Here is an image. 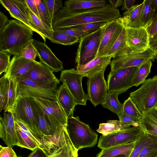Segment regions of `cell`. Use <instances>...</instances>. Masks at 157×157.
<instances>
[{
  "mask_svg": "<svg viewBox=\"0 0 157 157\" xmlns=\"http://www.w3.org/2000/svg\"><path fill=\"white\" fill-rule=\"evenodd\" d=\"M124 0H109V4L113 8L117 9L118 7L122 5Z\"/></svg>",
  "mask_w": 157,
  "mask_h": 157,
  "instance_id": "11a10c76",
  "label": "cell"
},
{
  "mask_svg": "<svg viewBox=\"0 0 157 157\" xmlns=\"http://www.w3.org/2000/svg\"><path fill=\"white\" fill-rule=\"evenodd\" d=\"M25 1L30 10L40 18L37 7L35 0H25Z\"/></svg>",
  "mask_w": 157,
  "mask_h": 157,
  "instance_id": "f907efd6",
  "label": "cell"
},
{
  "mask_svg": "<svg viewBox=\"0 0 157 157\" xmlns=\"http://www.w3.org/2000/svg\"><path fill=\"white\" fill-rule=\"evenodd\" d=\"M17 138L16 146L34 151L39 147L37 144L29 136L18 124L15 121Z\"/></svg>",
  "mask_w": 157,
  "mask_h": 157,
  "instance_id": "f1b7e54d",
  "label": "cell"
},
{
  "mask_svg": "<svg viewBox=\"0 0 157 157\" xmlns=\"http://www.w3.org/2000/svg\"><path fill=\"white\" fill-rule=\"evenodd\" d=\"M0 3L8 11L11 17L21 21L33 31L28 17L17 5L15 0H0Z\"/></svg>",
  "mask_w": 157,
  "mask_h": 157,
  "instance_id": "484cf974",
  "label": "cell"
},
{
  "mask_svg": "<svg viewBox=\"0 0 157 157\" xmlns=\"http://www.w3.org/2000/svg\"><path fill=\"white\" fill-rule=\"evenodd\" d=\"M135 1V0H124L121 10H128L134 5Z\"/></svg>",
  "mask_w": 157,
  "mask_h": 157,
  "instance_id": "db71d44e",
  "label": "cell"
},
{
  "mask_svg": "<svg viewBox=\"0 0 157 157\" xmlns=\"http://www.w3.org/2000/svg\"><path fill=\"white\" fill-rule=\"evenodd\" d=\"M123 129L121 127L119 121L109 120L106 123L100 124L97 131L103 135L106 136Z\"/></svg>",
  "mask_w": 157,
  "mask_h": 157,
  "instance_id": "836d02e7",
  "label": "cell"
},
{
  "mask_svg": "<svg viewBox=\"0 0 157 157\" xmlns=\"http://www.w3.org/2000/svg\"><path fill=\"white\" fill-rule=\"evenodd\" d=\"M35 61L27 60L20 56H13L7 72L4 75L9 78L21 77L30 69Z\"/></svg>",
  "mask_w": 157,
  "mask_h": 157,
  "instance_id": "ffe728a7",
  "label": "cell"
},
{
  "mask_svg": "<svg viewBox=\"0 0 157 157\" xmlns=\"http://www.w3.org/2000/svg\"><path fill=\"white\" fill-rule=\"evenodd\" d=\"M9 20L8 17L3 13L0 12V34L6 26Z\"/></svg>",
  "mask_w": 157,
  "mask_h": 157,
  "instance_id": "816d5d0a",
  "label": "cell"
},
{
  "mask_svg": "<svg viewBox=\"0 0 157 157\" xmlns=\"http://www.w3.org/2000/svg\"><path fill=\"white\" fill-rule=\"evenodd\" d=\"M33 98L42 109L47 120L55 131L58 134L63 132L66 128L67 117L58 102L41 98Z\"/></svg>",
  "mask_w": 157,
  "mask_h": 157,
  "instance_id": "8992f818",
  "label": "cell"
},
{
  "mask_svg": "<svg viewBox=\"0 0 157 157\" xmlns=\"http://www.w3.org/2000/svg\"><path fill=\"white\" fill-rule=\"evenodd\" d=\"M119 94L115 92H108L101 104L105 108L111 110L117 114L119 118L123 113V104L118 99Z\"/></svg>",
  "mask_w": 157,
  "mask_h": 157,
  "instance_id": "83f0119b",
  "label": "cell"
},
{
  "mask_svg": "<svg viewBox=\"0 0 157 157\" xmlns=\"http://www.w3.org/2000/svg\"><path fill=\"white\" fill-rule=\"evenodd\" d=\"M155 59H156V61H157V54L156 55V56Z\"/></svg>",
  "mask_w": 157,
  "mask_h": 157,
  "instance_id": "be15d7a7",
  "label": "cell"
},
{
  "mask_svg": "<svg viewBox=\"0 0 157 157\" xmlns=\"http://www.w3.org/2000/svg\"><path fill=\"white\" fill-rule=\"evenodd\" d=\"M149 137L155 145L157 149V136L147 134ZM157 157V153L156 156Z\"/></svg>",
  "mask_w": 157,
  "mask_h": 157,
  "instance_id": "680465c9",
  "label": "cell"
},
{
  "mask_svg": "<svg viewBox=\"0 0 157 157\" xmlns=\"http://www.w3.org/2000/svg\"><path fill=\"white\" fill-rule=\"evenodd\" d=\"M139 68L132 67L110 72L108 75L107 82L108 92H115L120 94L133 86V81Z\"/></svg>",
  "mask_w": 157,
  "mask_h": 157,
  "instance_id": "9c48e42d",
  "label": "cell"
},
{
  "mask_svg": "<svg viewBox=\"0 0 157 157\" xmlns=\"http://www.w3.org/2000/svg\"><path fill=\"white\" fill-rule=\"evenodd\" d=\"M0 137L7 146L12 148L17 142L15 120L11 112H4L0 119Z\"/></svg>",
  "mask_w": 157,
  "mask_h": 157,
  "instance_id": "e0dca14e",
  "label": "cell"
},
{
  "mask_svg": "<svg viewBox=\"0 0 157 157\" xmlns=\"http://www.w3.org/2000/svg\"><path fill=\"white\" fill-rule=\"evenodd\" d=\"M157 153L156 147L149 137L148 142L142 149L138 157H156Z\"/></svg>",
  "mask_w": 157,
  "mask_h": 157,
  "instance_id": "7bdbcfd3",
  "label": "cell"
},
{
  "mask_svg": "<svg viewBox=\"0 0 157 157\" xmlns=\"http://www.w3.org/2000/svg\"><path fill=\"white\" fill-rule=\"evenodd\" d=\"M0 157H14L15 152L12 148L0 145Z\"/></svg>",
  "mask_w": 157,
  "mask_h": 157,
  "instance_id": "c3c4849f",
  "label": "cell"
},
{
  "mask_svg": "<svg viewBox=\"0 0 157 157\" xmlns=\"http://www.w3.org/2000/svg\"><path fill=\"white\" fill-rule=\"evenodd\" d=\"M47 156L43 150L37 147L33 151L28 157H47Z\"/></svg>",
  "mask_w": 157,
  "mask_h": 157,
  "instance_id": "f5cc1de1",
  "label": "cell"
},
{
  "mask_svg": "<svg viewBox=\"0 0 157 157\" xmlns=\"http://www.w3.org/2000/svg\"><path fill=\"white\" fill-rule=\"evenodd\" d=\"M101 28L79 38L75 62L77 66H83L95 58L101 39Z\"/></svg>",
  "mask_w": 157,
  "mask_h": 157,
  "instance_id": "52a82bcc",
  "label": "cell"
},
{
  "mask_svg": "<svg viewBox=\"0 0 157 157\" xmlns=\"http://www.w3.org/2000/svg\"><path fill=\"white\" fill-rule=\"evenodd\" d=\"M21 10L28 17L30 24L33 31L42 38L44 42L47 38L50 41L53 37L54 30L44 23L30 10L25 0H15Z\"/></svg>",
  "mask_w": 157,
  "mask_h": 157,
  "instance_id": "9a60e30c",
  "label": "cell"
},
{
  "mask_svg": "<svg viewBox=\"0 0 157 157\" xmlns=\"http://www.w3.org/2000/svg\"><path fill=\"white\" fill-rule=\"evenodd\" d=\"M113 57L112 56L97 57L85 65L76 66V70L84 77L89 78L101 71L105 70L110 64Z\"/></svg>",
  "mask_w": 157,
  "mask_h": 157,
  "instance_id": "d6986e66",
  "label": "cell"
},
{
  "mask_svg": "<svg viewBox=\"0 0 157 157\" xmlns=\"http://www.w3.org/2000/svg\"><path fill=\"white\" fill-rule=\"evenodd\" d=\"M33 41L28 44L22 49L20 55L21 57L31 61L35 60L37 52L33 45Z\"/></svg>",
  "mask_w": 157,
  "mask_h": 157,
  "instance_id": "60d3db41",
  "label": "cell"
},
{
  "mask_svg": "<svg viewBox=\"0 0 157 157\" xmlns=\"http://www.w3.org/2000/svg\"><path fill=\"white\" fill-rule=\"evenodd\" d=\"M14 157H18V156L17 155H16V154Z\"/></svg>",
  "mask_w": 157,
  "mask_h": 157,
  "instance_id": "6125c7cd",
  "label": "cell"
},
{
  "mask_svg": "<svg viewBox=\"0 0 157 157\" xmlns=\"http://www.w3.org/2000/svg\"><path fill=\"white\" fill-rule=\"evenodd\" d=\"M107 4L105 0H69L64 2V7L69 11L100 8Z\"/></svg>",
  "mask_w": 157,
  "mask_h": 157,
  "instance_id": "cb8c5ba5",
  "label": "cell"
},
{
  "mask_svg": "<svg viewBox=\"0 0 157 157\" xmlns=\"http://www.w3.org/2000/svg\"><path fill=\"white\" fill-rule=\"evenodd\" d=\"M33 31L17 20H9L0 34V51L20 56L22 49L33 40Z\"/></svg>",
  "mask_w": 157,
  "mask_h": 157,
  "instance_id": "7a4b0ae2",
  "label": "cell"
},
{
  "mask_svg": "<svg viewBox=\"0 0 157 157\" xmlns=\"http://www.w3.org/2000/svg\"><path fill=\"white\" fill-rule=\"evenodd\" d=\"M57 101L62 107L67 118L73 117L75 106L74 99L65 85H61L56 93Z\"/></svg>",
  "mask_w": 157,
  "mask_h": 157,
  "instance_id": "44dd1931",
  "label": "cell"
},
{
  "mask_svg": "<svg viewBox=\"0 0 157 157\" xmlns=\"http://www.w3.org/2000/svg\"><path fill=\"white\" fill-rule=\"evenodd\" d=\"M136 142L102 150L97 157H113L121 155H124L127 157H129L134 147Z\"/></svg>",
  "mask_w": 157,
  "mask_h": 157,
  "instance_id": "4316f807",
  "label": "cell"
},
{
  "mask_svg": "<svg viewBox=\"0 0 157 157\" xmlns=\"http://www.w3.org/2000/svg\"><path fill=\"white\" fill-rule=\"evenodd\" d=\"M10 55L6 52L0 51V75L7 72L10 63Z\"/></svg>",
  "mask_w": 157,
  "mask_h": 157,
  "instance_id": "bcb514c9",
  "label": "cell"
},
{
  "mask_svg": "<svg viewBox=\"0 0 157 157\" xmlns=\"http://www.w3.org/2000/svg\"><path fill=\"white\" fill-rule=\"evenodd\" d=\"M125 28L126 43L130 52H142L149 48V36L146 28Z\"/></svg>",
  "mask_w": 157,
  "mask_h": 157,
  "instance_id": "5bb4252c",
  "label": "cell"
},
{
  "mask_svg": "<svg viewBox=\"0 0 157 157\" xmlns=\"http://www.w3.org/2000/svg\"><path fill=\"white\" fill-rule=\"evenodd\" d=\"M78 151L69 139L56 148L47 157H78Z\"/></svg>",
  "mask_w": 157,
  "mask_h": 157,
  "instance_id": "4dcf8cb0",
  "label": "cell"
},
{
  "mask_svg": "<svg viewBox=\"0 0 157 157\" xmlns=\"http://www.w3.org/2000/svg\"><path fill=\"white\" fill-rule=\"evenodd\" d=\"M121 126L123 129L130 128L131 125L137 126L140 125V119L123 113L119 118Z\"/></svg>",
  "mask_w": 157,
  "mask_h": 157,
  "instance_id": "b9f144b4",
  "label": "cell"
},
{
  "mask_svg": "<svg viewBox=\"0 0 157 157\" xmlns=\"http://www.w3.org/2000/svg\"><path fill=\"white\" fill-rule=\"evenodd\" d=\"M146 29L148 33L149 38L157 33V17L153 19L151 24Z\"/></svg>",
  "mask_w": 157,
  "mask_h": 157,
  "instance_id": "681fc988",
  "label": "cell"
},
{
  "mask_svg": "<svg viewBox=\"0 0 157 157\" xmlns=\"http://www.w3.org/2000/svg\"><path fill=\"white\" fill-rule=\"evenodd\" d=\"M105 71H101L88 78L87 95L88 100L95 107L102 103L108 93Z\"/></svg>",
  "mask_w": 157,
  "mask_h": 157,
  "instance_id": "4fadbf2b",
  "label": "cell"
},
{
  "mask_svg": "<svg viewBox=\"0 0 157 157\" xmlns=\"http://www.w3.org/2000/svg\"><path fill=\"white\" fill-rule=\"evenodd\" d=\"M113 157H127L126 156L124 155H121L116 156Z\"/></svg>",
  "mask_w": 157,
  "mask_h": 157,
  "instance_id": "94428289",
  "label": "cell"
},
{
  "mask_svg": "<svg viewBox=\"0 0 157 157\" xmlns=\"http://www.w3.org/2000/svg\"><path fill=\"white\" fill-rule=\"evenodd\" d=\"M129 97L142 114L157 106V75L146 79Z\"/></svg>",
  "mask_w": 157,
  "mask_h": 157,
  "instance_id": "5b68a950",
  "label": "cell"
},
{
  "mask_svg": "<svg viewBox=\"0 0 157 157\" xmlns=\"http://www.w3.org/2000/svg\"><path fill=\"white\" fill-rule=\"evenodd\" d=\"M79 38L64 33L54 31L51 41L65 45H71L78 42Z\"/></svg>",
  "mask_w": 157,
  "mask_h": 157,
  "instance_id": "d590c367",
  "label": "cell"
},
{
  "mask_svg": "<svg viewBox=\"0 0 157 157\" xmlns=\"http://www.w3.org/2000/svg\"><path fill=\"white\" fill-rule=\"evenodd\" d=\"M151 4L153 12L154 19L157 17V0H151Z\"/></svg>",
  "mask_w": 157,
  "mask_h": 157,
  "instance_id": "9f6ffc18",
  "label": "cell"
},
{
  "mask_svg": "<svg viewBox=\"0 0 157 157\" xmlns=\"http://www.w3.org/2000/svg\"><path fill=\"white\" fill-rule=\"evenodd\" d=\"M51 24L57 12L62 7L63 2L61 0H43Z\"/></svg>",
  "mask_w": 157,
  "mask_h": 157,
  "instance_id": "8d00e7d4",
  "label": "cell"
},
{
  "mask_svg": "<svg viewBox=\"0 0 157 157\" xmlns=\"http://www.w3.org/2000/svg\"><path fill=\"white\" fill-rule=\"evenodd\" d=\"M156 55L150 48L144 52L140 53L129 52L127 54L113 57L110 63L111 72L132 67H139L149 60L154 61Z\"/></svg>",
  "mask_w": 157,
  "mask_h": 157,
  "instance_id": "8fae6325",
  "label": "cell"
},
{
  "mask_svg": "<svg viewBox=\"0 0 157 157\" xmlns=\"http://www.w3.org/2000/svg\"><path fill=\"white\" fill-rule=\"evenodd\" d=\"M56 93L41 90L17 83L16 98L17 97L39 98L55 101H57Z\"/></svg>",
  "mask_w": 157,
  "mask_h": 157,
  "instance_id": "603a6c76",
  "label": "cell"
},
{
  "mask_svg": "<svg viewBox=\"0 0 157 157\" xmlns=\"http://www.w3.org/2000/svg\"><path fill=\"white\" fill-rule=\"evenodd\" d=\"M149 140L148 134L146 132L136 142L134 147L129 157H138L141 151L147 144Z\"/></svg>",
  "mask_w": 157,
  "mask_h": 157,
  "instance_id": "f6af8a7d",
  "label": "cell"
},
{
  "mask_svg": "<svg viewBox=\"0 0 157 157\" xmlns=\"http://www.w3.org/2000/svg\"><path fill=\"white\" fill-rule=\"evenodd\" d=\"M118 9L109 3L103 7L69 11L64 6L56 13L52 23L53 30L71 28L94 22H108L121 17Z\"/></svg>",
  "mask_w": 157,
  "mask_h": 157,
  "instance_id": "6da1fadb",
  "label": "cell"
},
{
  "mask_svg": "<svg viewBox=\"0 0 157 157\" xmlns=\"http://www.w3.org/2000/svg\"><path fill=\"white\" fill-rule=\"evenodd\" d=\"M130 52L127 46L126 28L124 26L118 38L114 43L108 56L113 57L127 54Z\"/></svg>",
  "mask_w": 157,
  "mask_h": 157,
  "instance_id": "f546056e",
  "label": "cell"
},
{
  "mask_svg": "<svg viewBox=\"0 0 157 157\" xmlns=\"http://www.w3.org/2000/svg\"><path fill=\"white\" fill-rule=\"evenodd\" d=\"M66 128L71 141L78 151L96 144L98 134L88 125L81 121L78 117L67 118Z\"/></svg>",
  "mask_w": 157,
  "mask_h": 157,
  "instance_id": "277c9868",
  "label": "cell"
},
{
  "mask_svg": "<svg viewBox=\"0 0 157 157\" xmlns=\"http://www.w3.org/2000/svg\"><path fill=\"white\" fill-rule=\"evenodd\" d=\"M155 108V109H157V106H156V107Z\"/></svg>",
  "mask_w": 157,
  "mask_h": 157,
  "instance_id": "e7e4bbea",
  "label": "cell"
},
{
  "mask_svg": "<svg viewBox=\"0 0 157 157\" xmlns=\"http://www.w3.org/2000/svg\"><path fill=\"white\" fill-rule=\"evenodd\" d=\"M21 77L43 84H48L58 79L50 68L36 60L30 69Z\"/></svg>",
  "mask_w": 157,
  "mask_h": 157,
  "instance_id": "ac0fdd59",
  "label": "cell"
},
{
  "mask_svg": "<svg viewBox=\"0 0 157 157\" xmlns=\"http://www.w3.org/2000/svg\"><path fill=\"white\" fill-rule=\"evenodd\" d=\"M152 61L149 60L143 64L139 67L133 81V86L136 87L143 83L150 72Z\"/></svg>",
  "mask_w": 157,
  "mask_h": 157,
  "instance_id": "d6a6232c",
  "label": "cell"
},
{
  "mask_svg": "<svg viewBox=\"0 0 157 157\" xmlns=\"http://www.w3.org/2000/svg\"><path fill=\"white\" fill-rule=\"evenodd\" d=\"M54 31L64 33L70 36L78 38L90 33L85 31L71 28L56 29Z\"/></svg>",
  "mask_w": 157,
  "mask_h": 157,
  "instance_id": "7dc6e473",
  "label": "cell"
},
{
  "mask_svg": "<svg viewBox=\"0 0 157 157\" xmlns=\"http://www.w3.org/2000/svg\"><path fill=\"white\" fill-rule=\"evenodd\" d=\"M149 47L155 54H157V41L149 43Z\"/></svg>",
  "mask_w": 157,
  "mask_h": 157,
  "instance_id": "6f0895ef",
  "label": "cell"
},
{
  "mask_svg": "<svg viewBox=\"0 0 157 157\" xmlns=\"http://www.w3.org/2000/svg\"><path fill=\"white\" fill-rule=\"evenodd\" d=\"M145 133L140 125L122 129L106 136H101L99 138L98 146L103 150L135 142Z\"/></svg>",
  "mask_w": 157,
  "mask_h": 157,
  "instance_id": "ba28073f",
  "label": "cell"
},
{
  "mask_svg": "<svg viewBox=\"0 0 157 157\" xmlns=\"http://www.w3.org/2000/svg\"><path fill=\"white\" fill-rule=\"evenodd\" d=\"M9 78L10 79V86L8 101L6 106L4 110V112H12L16 100V89L17 82L15 78Z\"/></svg>",
  "mask_w": 157,
  "mask_h": 157,
  "instance_id": "f35d334b",
  "label": "cell"
},
{
  "mask_svg": "<svg viewBox=\"0 0 157 157\" xmlns=\"http://www.w3.org/2000/svg\"><path fill=\"white\" fill-rule=\"evenodd\" d=\"M144 4L143 2L139 4L134 5L131 8L124 13L120 20L125 27L138 28L143 27L141 16Z\"/></svg>",
  "mask_w": 157,
  "mask_h": 157,
  "instance_id": "7402d4cb",
  "label": "cell"
},
{
  "mask_svg": "<svg viewBox=\"0 0 157 157\" xmlns=\"http://www.w3.org/2000/svg\"><path fill=\"white\" fill-rule=\"evenodd\" d=\"M10 79L3 75L0 79V111L4 110L8 101Z\"/></svg>",
  "mask_w": 157,
  "mask_h": 157,
  "instance_id": "1f68e13d",
  "label": "cell"
},
{
  "mask_svg": "<svg viewBox=\"0 0 157 157\" xmlns=\"http://www.w3.org/2000/svg\"><path fill=\"white\" fill-rule=\"evenodd\" d=\"M33 44L40 62L50 68L53 72H58L63 70V62L57 57L45 42L34 39Z\"/></svg>",
  "mask_w": 157,
  "mask_h": 157,
  "instance_id": "2e32d148",
  "label": "cell"
},
{
  "mask_svg": "<svg viewBox=\"0 0 157 157\" xmlns=\"http://www.w3.org/2000/svg\"><path fill=\"white\" fill-rule=\"evenodd\" d=\"M35 1L37 7L40 19L53 30L43 0H35Z\"/></svg>",
  "mask_w": 157,
  "mask_h": 157,
  "instance_id": "ab89813d",
  "label": "cell"
},
{
  "mask_svg": "<svg viewBox=\"0 0 157 157\" xmlns=\"http://www.w3.org/2000/svg\"><path fill=\"white\" fill-rule=\"evenodd\" d=\"M84 75L75 68L61 71L59 80L64 84L73 96L76 105H86L88 100L82 85Z\"/></svg>",
  "mask_w": 157,
  "mask_h": 157,
  "instance_id": "30bf717a",
  "label": "cell"
},
{
  "mask_svg": "<svg viewBox=\"0 0 157 157\" xmlns=\"http://www.w3.org/2000/svg\"><path fill=\"white\" fill-rule=\"evenodd\" d=\"M12 113L15 121L24 124L42 144L44 151L47 155L51 154L52 151L45 141L37 122L33 98L17 97Z\"/></svg>",
  "mask_w": 157,
  "mask_h": 157,
  "instance_id": "3957f363",
  "label": "cell"
},
{
  "mask_svg": "<svg viewBox=\"0 0 157 157\" xmlns=\"http://www.w3.org/2000/svg\"><path fill=\"white\" fill-rule=\"evenodd\" d=\"M150 43L157 41V33L149 39Z\"/></svg>",
  "mask_w": 157,
  "mask_h": 157,
  "instance_id": "91938a15",
  "label": "cell"
},
{
  "mask_svg": "<svg viewBox=\"0 0 157 157\" xmlns=\"http://www.w3.org/2000/svg\"><path fill=\"white\" fill-rule=\"evenodd\" d=\"M123 113L140 120L143 116L130 97L123 104Z\"/></svg>",
  "mask_w": 157,
  "mask_h": 157,
  "instance_id": "74e56055",
  "label": "cell"
},
{
  "mask_svg": "<svg viewBox=\"0 0 157 157\" xmlns=\"http://www.w3.org/2000/svg\"><path fill=\"white\" fill-rule=\"evenodd\" d=\"M123 27L120 18L107 23L101 28L100 43L96 57L108 55Z\"/></svg>",
  "mask_w": 157,
  "mask_h": 157,
  "instance_id": "7c38bea8",
  "label": "cell"
},
{
  "mask_svg": "<svg viewBox=\"0 0 157 157\" xmlns=\"http://www.w3.org/2000/svg\"><path fill=\"white\" fill-rule=\"evenodd\" d=\"M143 2L141 20L142 27L146 28L153 21L154 16L151 6V0H145Z\"/></svg>",
  "mask_w": 157,
  "mask_h": 157,
  "instance_id": "e575fe53",
  "label": "cell"
},
{
  "mask_svg": "<svg viewBox=\"0 0 157 157\" xmlns=\"http://www.w3.org/2000/svg\"><path fill=\"white\" fill-rule=\"evenodd\" d=\"M139 124L147 134L157 136V110L153 108L144 113Z\"/></svg>",
  "mask_w": 157,
  "mask_h": 157,
  "instance_id": "d4e9b609",
  "label": "cell"
},
{
  "mask_svg": "<svg viewBox=\"0 0 157 157\" xmlns=\"http://www.w3.org/2000/svg\"><path fill=\"white\" fill-rule=\"evenodd\" d=\"M107 23L102 22H92L76 25L71 28L90 33L100 29Z\"/></svg>",
  "mask_w": 157,
  "mask_h": 157,
  "instance_id": "ee69618b",
  "label": "cell"
}]
</instances>
